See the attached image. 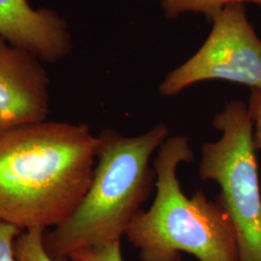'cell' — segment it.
Instances as JSON below:
<instances>
[{"mask_svg": "<svg viewBox=\"0 0 261 261\" xmlns=\"http://www.w3.org/2000/svg\"><path fill=\"white\" fill-rule=\"evenodd\" d=\"M100 145L86 124L30 123L0 138V220L22 231L56 227L93 178Z\"/></svg>", "mask_w": 261, "mask_h": 261, "instance_id": "cell-1", "label": "cell"}, {"mask_svg": "<svg viewBox=\"0 0 261 261\" xmlns=\"http://www.w3.org/2000/svg\"><path fill=\"white\" fill-rule=\"evenodd\" d=\"M168 136L163 123L134 138L112 130L99 135L88 191L74 213L44 235L50 256L62 260L81 250L121 240L156 184L150 159Z\"/></svg>", "mask_w": 261, "mask_h": 261, "instance_id": "cell-2", "label": "cell"}, {"mask_svg": "<svg viewBox=\"0 0 261 261\" xmlns=\"http://www.w3.org/2000/svg\"><path fill=\"white\" fill-rule=\"evenodd\" d=\"M193 161L184 136L168 138L159 148L153 163L155 199L125 234L140 261H181V252L198 261H239L235 226L220 199L209 200L201 190L189 198L181 190L177 168Z\"/></svg>", "mask_w": 261, "mask_h": 261, "instance_id": "cell-3", "label": "cell"}, {"mask_svg": "<svg viewBox=\"0 0 261 261\" xmlns=\"http://www.w3.org/2000/svg\"><path fill=\"white\" fill-rule=\"evenodd\" d=\"M220 140L201 148L198 175L221 187L216 196L230 216L237 235L239 261H261V193L252 122L241 100L225 103L213 118Z\"/></svg>", "mask_w": 261, "mask_h": 261, "instance_id": "cell-4", "label": "cell"}, {"mask_svg": "<svg viewBox=\"0 0 261 261\" xmlns=\"http://www.w3.org/2000/svg\"><path fill=\"white\" fill-rule=\"evenodd\" d=\"M211 20L213 28L204 44L160 84L164 97L214 80L261 88V39L249 21L244 4L228 5Z\"/></svg>", "mask_w": 261, "mask_h": 261, "instance_id": "cell-5", "label": "cell"}, {"mask_svg": "<svg viewBox=\"0 0 261 261\" xmlns=\"http://www.w3.org/2000/svg\"><path fill=\"white\" fill-rule=\"evenodd\" d=\"M49 81L42 61L0 37V138L47 120Z\"/></svg>", "mask_w": 261, "mask_h": 261, "instance_id": "cell-6", "label": "cell"}, {"mask_svg": "<svg viewBox=\"0 0 261 261\" xmlns=\"http://www.w3.org/2000/svg\"><path fill=\"white\" fill-rule=\"evenodd\" d=\"M0 37L47 63L60 61L73 47L65 20L28 0H0Z\"/></svg>", "mask_w": 261, "mask_h": 261, "instance_id": "cell-7", "label": "cell"}, {"mask_svg": "<svg viewBox=\"0 0 261 261\" xmlns=\"http://www.w3.org/2000/svg\"><path fill=\"white\" fill-rule=\"evenodd\" d=\"M251 2L261 7V0H163L162 8L167 18L174 19L186 13L202 14L212 19L224 7Z\"/></svg>", "mask_w": 261, "mask_h": 261, "instance_id": "cell-8", "label": "cell"}, {"mask_svg": "<svg viewBox=\"0 0 261 261\" xmlns=\"http://www.w3.org/2000/svg\"><path fill=\"white\" fill-rule=\"evenodd\" d=\"M44 228H32L19 234L15 252L18 261H62L48 254L44 244Z\"/></svg>", "mask_w": 261, "mask_h": 261, "instance_id": "cell-9", "label": "cell"}, {"mask_svg": "<svg viewBox=\"0 0 261 261\" xmlns=\"http://www.w3.org/2000/svg\"><path fill=\"white\" fill-rule=\"evenodd\" d=\"M72 261H123L121 240L88 248L70 255Z\"/></svg>", "mask_w": 261, "mask_h": 261, "instance_id": "cell-10", "label": "cell"}, {"mask_svg": "<svg viewBox=\"0 0 261 261\" xmlns=\"http://www.w3.org/2000/svg\"><path fill=\"white\" fill-rule=\"evenodd\" d=\"M21 232L18 226L0 220V261H18L15 244Z\"/></svg>", "mask_w": 261, "mask_h": 261, "instance_id": "cell-11", "label": "cell"}, {"mask_svg": "<svg viewBox=\"0 0 261 261\" xmlns=\"http://www.w3.org/2000/svg\"><path fill=\"white\" fill-rule=\"evenodd\" d=\"M248 110L252 122V142L254 149L261 150V88L251 89Z\"/></svg>", "mask_w": 261, "mask_h": 261, "instance_id": "cell-12", "label": "cell"}]
</instances>
